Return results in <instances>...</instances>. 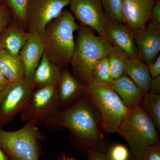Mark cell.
I'll use <instances>...</instances> for the list:
<instances>
[{
	"label": "cell",
	"mask_w": 160,
	"mask_h": 160,
	"mask_svg": "<svg viewBox=\"0 0 160 160\" xmlns=\"http://www.w3.org/2000/svg\"><path fill=\"white\" fill-rule=\"evenodd\" d=\"M45 125L55 130L68 129L72 141L86 154L93 151L106 153L107 148L100 115L86 92L76 102L59 111Z\"/></svg>",
	"instance_id": "1"
},
{
	"label": "cell",
	"mask_w": 160,
	"mask_h": 160,
	"mask_svg": "<svg viewBox=\"0 0 160 160\" xmlns=\"http://www.w3.org/2000/svg\"><path fill=\"white\" fill-rule=\"evenodd\" d=\"M78 28L71 12L63 10L39 34L44 52L52 62L61 68L70 64L75 44L74 33Z\"/></svg>",
	"instance_id": "2"
},
{
	"label": "cell",
	"mask_w": 160,
	"mask_h": 160,
	"mask_svg": "<svg viewBox=\"0 0 160 160\" xmlns=\"http://www.w3.org/2000/svg\"><path fill=\"white\" fill-rule=\"evenodd\" d=\"M70 64L73 75L84 85L93 80V71L99 60L108 57L112 46L105 36L95 35L87 27L79 26Z\"/></svg>",
	"instance_id": "3"
},
{
	"label": "cell",
	"mask_w": 160,
	"mask_h": 160,
	"mask_svg": "<svg viewBox=\"0 0 160 160\" xmlns=\"http://www.w3.org/2000/svg\"><path fill=\"white\" fill-rule=\"evenodd\" d=\"M158 132L150 117L138 106L129 108L117 132L127 142L132 156L137 157L158 142Z\"/></svg>",
	"instance_id": "4"
},
{
	"label": "cell",
	"mask_w": 160,
	"mask_h": 160,
	"mask_svg": "<svg viewBox=\"0 0 160 160\" xmlns=\"http://www.w3.org/2000/svg\"><path fill=\"white\" fill-rule=\"evenodd\" d=\"M85 87L86 94L98 112L102 130L116 132L129 108L111 87L94 79L86 83Z\"/></svg>",
	"instance_id": "5"
},
{
	"label": "cell",
	"mask_w": 160,
	"mask_h": 160,
	"mask_svg": "<svg viewBox=\"0 0 160 160\" xmlns=\"http://www.w3.org/2000/svg\"><path fill=\"white\" fill-rule=\"evenodd\" d=\"M46 139L38 126L30 123L15 131L0 128V148L10 160H39Z\"/></svg>",
	"instance_id": "6"
},
{
	"label": "cell",
	"mask_w": 160,
	"mask_h": 160,
	"mask_svg": "<svg viewBox=\"0 0 160 160\" xmlns=\"http://www.w3.org/2000/svg\"><path fill=\"white\" fill-rule=\"evenodd\" d=\"M57 89V82L36 89L20 113L22 122L40 126L58 112Z\"/></svg>",
	"instance_id": "7"
},
{
	"label": "cell",
	"mask_w": 160,
	"mask_h": 160,
	"mask_svg": "<svg viewBox=\"0 0 160 160\" xmlns=\"http://www.w3.org/2000/svg\"><path fill=\"white\" fill-rule=\"evenodd\" d=\"M36 89L33 81L24 80L9 82L0 92V128L21 113Z\"/></svg>",
	"instance_id": "8"
},
{
	"label": "cell",
	"mask_w": 160,
	"mask_h": 160,
	"mask_svg": "<svg viewBox=\"0 0 160 160\" xmlns=\"http://www.w3.org/2000/svg\"><path fill=\"white\" fill-rule=\"evenodd\" d=\"M70 0H29L26 12L27 30L29 33H42L45 26L57 17Z\"/></svg>",
	"instance_id": "9"
},
{
	"label": "cell",
	"mask_w": 160,
	"mask_h": 160,
	"mask_svg": "<svg viewBox=\"0 0 160 160\" xmlns=\"http://www.w3.org/2000/svg\"><path fill=\"white\" fill-rule=\"evenodd\" d=\"M71 13L83 26L104 36L106 18L102 0H70Z\"/></svg>",
	"instance_id": "10"
},
{
	"label": "cell",
	"mask_w": 160,
	"mask_h": 160,
	"mask_svg": "<svg viewBox=\"0 0 160 160\" xmlns=\"http://www.w3.org/2000/svg\"><path fill=\"white\" fill-rule=\"evenodd\" d=\"M154 4L152 0H122L123 23L134 33L144 29Z\"/></svg>",
	"instance_id": "11"
},
{
	"label": "cell",
	"mask_w": 160,
	"mask_h": 160,
	"mask_svg": "<svg viewBox=\"0 0 160 160\" xmlns=\"http://www.w3.org/2000/svg\"><path fill=\"white\" fill-rule=\"evenodd\" d=\"M152 21L144 29L135 32L138 57L147 65L154 62L160 50V24Z\"/></svg>",
	"instance_id": "12"
},
{
	"label": "cell",
	"mask_w": 160,
	"mask_h": 160,
	"mask_svg": "<svg viewBox=\"0 0 160 160\" xmlns=\"http://www.w3.org/2000/svg\"><path fill=\"white\" fill-rule=\"evenodd\" d=\"M104 36L112 46L122 51L128 58L138 57L135 33L123 23L106 19Z\"/></svg>",
	"instance_id": "13"
},
{
	"label": "cell",
	"mask_w": 160,
	"mask_h": 160,
	"mask_svg": "<svg viewBox=\"0 0 160 160\" xmlns=\"http://www.w3.org/2000/svg\"><path fill=\"white\" fill-rule=\"evenodd\" d=\"M57 92L61 111L72 106L83 96L85 85L68 69L63 68L58 81Z\"/></svg>",
	"instance_id": "14"
},
{
	"label": "cell",
	"mask_w": 160,
	"mask_h": 160,
	"mask_svg": "<svg viewBox=\"0 0 160 160\" xmlns=\"http://www.w3.org/2000/svg\"><path fill=\"white\" fill-rule=\"evenodd\" d=\"M45 52L39 34L30 33V37L20 51L19 55L25 69L24 80L32 81L36 69Z\"/></svg>",
	"instance_id": "15"
},
{
	"label": "cell",
	"mask_w": 160,
	"mask_h": 160,
	"mask_svg": "<svg viewBox=\"0 0 160 160\" xmlns=\"http://www.w3.org/2000/svg\"><path fill=\"white\" fill-rule=\"evenodd\" d=\"M109 86L118 95L128 108L140 106L145 93L126 74L112 80Z\"/></svg>",
	"instance_id": "16"
},
{
	"label": "cell",
	"mask_w": 160,
	"mask_h": 160,
	"mask_svg": "<svg viewBox=\"0 0 160 160\" xmlns=\"http://www.w3.org/2000/svg\"><path fill=\"white\" fill-rule=\"evenodd\" d=\"M30 35V33L18 24L10 23L0 34V50H6L13 54H19Z\"/></svg>",
	"instance_id": "17"
},
{
	"label": "cell",
	"mask_w": 160,
	"mask_h": 160,
	"mask_svg": "<svg viewBox=\"0 0 160 160\" xmlns=\"http://www.w3.org/2000/svg\"><path fill=\"white\" fill-rule=\"evenodd\" d=\"M124 74L127 75L144 92L149 91L151 77L147 65L138 57L126 58Z\"/></svg>",
	"instance_id": "18"
},
{
	"label": "cell",
	"mask_w": 160,
	"mask_h": 160,
	"mask_svg": "<svg viewBox=\"0 0 160 160\" xmlns=\"http://www.w3.org/2000/svg\"><path fill=\"white\" fill-rule=\"evenodd\" d=\"M62 69L52 62L44 52L32 78L37 89L57 82Z\"/></svg>",
	"instance_id": "19"
},
{
	"label": "cell",
	"mask_w": 160,
	"mask_h": 160,
	"mask_svg": "<svg viewBox=\"0 0 160 160\" xmlns=\"http://www.w3.org/2000/svg\"><path fill=\"white\" fill-rule=\"evenodd\" d=\"M0 70L9 82L24 80L25 69L19 54L0 50Z\"/></svg>",
	"instance_id": "20"
},
{
	"label": "cell",
	"mask_w": 160,
	"mask_h": 160,
	"mask_svg": "<svg viewBox=\"0 0 160 160\" xmlns=\"http://www.w3.org/2000/svg\"><path fill=\"white\" fill-rule=\"evenodd\" d=\"M140 106L154 122L158 131H160V95L145 92Z\"/></svg>",
	"instance_id": "21"
},
{
	"label": "cell",
	"mask_w": 160,
	"mask_h": 160,
	"mask_svg": "<svg viewBox=\"0 0 160 160\" xmlns=\"http://www.w3.org/2000/svg\"><path fill=\"white\" fill-rule=\"evenodd\" d=\"M127 57L122 51L112 46L108 56L112 79H116L124 74L125 62Z\"/></svg>",
	"instance_id": "22"
},
{
	"label": "cell",
	"mask_w": 160,
	"mask_h": 160,
	"mask_svg": "<svg viewBox=\"0 0 160 160\" xmlns=\"http://www.w3.org/2000/svg\"><path fill=\"white\" fill-rule=\"evenodd\" d=\"M7 6L18 25L24 30L27 29L26 12L29 0H6Z\"/></svg>",
	"instance_id": "23"
},
{
	"label": "cell",
	"mask_w": 160,
	"mask_h": 160,
	"mask_svg": "<svg viewBox=\"0 0 160 160\" xmlns=\"http://www.w3.org/2000/svg\"><path fill=\"white\" fill-rule=\"evenodd\" d=\"M93 78L99 83L109 86L112 80L110 77L108 57L98 61L93 69Z\"/></svg>",
	"instance_id": "24"
},
{
	"label": "cell",
	"mask_w": 160,
	"mask_h": 160,
	"mask_svg": "<svg viewBox=\"0 0 160 160\" xmlns=\"http://www.w3.org/2000/svg\"><path fill=\"white\" fill-rule=\"evenodd\" d=\"M107 19L123 23L122 14V0H102Z\"/></svg>",
	"instance_id": "25"
},
{
	"label": "cell",
	"mask_w": 160,
	"mask_h": 160,
	"mask_svg": "<svg viewBox=\"0 0 160 160\" xmlns=\"http://www.w3.org/2000/svg\"><path fill=\"white\" fill-rule=\"evenodd\" d=\"M105 154L109 160H130L131 157L127 147L118 143L109 147L106 150Z\"/></svg>",
	"instance_id": "26"
},
{
	"label": "cell",
	"mask_w": 160,
	"mask_h": 160,
	"mask_svg": "<svg viewBox=\"0 0 160 160\" xmlns=\"http://www.w3.org/2000/svg\"><path fill=\"white\" fill-rule=\"evenodd\" d=\"M130 160H160V143L150 146L137 157L132 156Z\"/></svg>",
	"instance_id": "27"
},
{
	"label": "cell",
	"mask_w": 160,
	"mask_h": 160,
	"mask_svg": "<svg viewBox=\"0 0 160 160\" xmlns=\"http://www.w3.org/2000/svg\"><path fill=\"white\" fill-rule=\"evenodd\" d=\"M12 16L7 5L0 4V34L11 23Z\"/></svg>",
	"instance_id": "28"
},
{
	"label": "cell",
	"mask_w": 160,
	"mask_h": 160,
	"mask_svg": "<svg viewBox=\"0 0 160 160\" xmlns=\"http://www.w3.org/2000/svg\"><path fill=\"white\" fill-rule=\"evenodd\" d=\"M151 78L160 75V55H158L154 62L147 65Z\"/></svg>",
	"instance_id": "29"
},
{
	"label": "cell",
	"mask_w": 160,
	"mask_h": 160,
	"mask_svg": "<svg viewBox=\"0 0 160 160\" xmlns=\"http://www.w3.org/2000/svg\"><path fill=\"white\" fill-rule=\"evenodd\" d=\"M149 92L156 94H160V75L151 78L149 84Z\"/></svg>",
	"instance_id": "30"
},
{
	"label": "cell",
	"mask_w": 160,
	"mask_h": 160,
	"mask_svg": "<svg viewBox=\"0 0 160 160\" xmlns=\"http://www.w3.org/2000/svg\"><path fill=\"white\" fill-rule=\"evenodd\" d=\"M152 21L160 24V2L157 1L153 5L151 14Z\"/></svg>",
	"instance_id": "31"
},
{
	"label": "cell",
	"mask_w": 160,
	"mask_h": 160,
	"mask_svg": "<svg viewBox=\"0 0 160 160\" xmlns=\"http://www.w3.org/2000/svg\"><path fill=\"white\" fill-rule=\"evenodd\" d=\"M86 154L88 160H109L105 153L100 151H89Z\"/></svg>",
	"instance_id": "32"
},
{
	"label": "cell",
	"mask_w": 160,
	"mask_h": 160,
	"mask_svg": "<svg viewBox=\"0 0 160 160\" xmlns=\"http://www.w3.org/2000/svg\"><path fill=\"white\" fill-rule=\"evenodd\" d=\"M9 82L4 77L2 71L0 70V92L2 91L6 87Z\"/></svg>",
	"instance_id": "33"
},
{
	"label": "cell",
	"mask_w": 160,
	"mask_h": 160,
	"mask_svg": "<svg viewBox=\"0 0 160 160\" xmlns=\"http://www.w3.org/2000/svg\"><path fill=\"white\" fill-rule=\"evenodd\" d=\"M0 160H10L1 148H0Z\"/></svg>",
	"instance_id": "34"
},
{
	"label": "cell",
	"mask_w": 160,
	"mask_h": 160,
	"mask_svg": "<svg viewBox=\"0 0 160 160\" xmlns=\"http://www.w3.org/2000/svg\"><path fill=\"white\" fill-rule=\"evenodd\" d=\"M64 160H75L73 159L72 158H68L66 159H65Z\"/></svg>",
	"instance_id": "35"
},
{
	"label": "cell",
	"mask_w": 160,
	"mask_h": 160,
	"mask_svg": "<svg viewBox=\"0 0 160 160\" xmlns=\"http://www.w3.org/2000/svg\"><path fill=\"white\" fill-rule=\"evenodd\" d=\"M152 1H160V0H152Z\"/></svg>",
	"instance_id": "36"
}]
</instances>
